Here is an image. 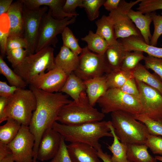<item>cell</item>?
I'll use <instances>...</instances> for the list:
<instances>
[{
  "mask_svg": "<svg viewBox=\"0 0 162 162\" xmlns=\"http://www.w3.org/2000/svg\"><path fill=\"white\" fill-rule=\"evenodd\" d=\"M34 93L37 105L28 126L35 139L33 161L36 160L39 146L43 135L47 129L52 128L56 121L58 113L64 105L71 102L68 95L61 92L50 93L30 85Z\"/></svg>",
  "mask_w": 162,
  "mask_h": 162,
  "instance_id": "6da1fadb",
  "label": "cell"
},
{
  "mask_svg": "<svg viewBox=\"0 0 162 162\" xmlns=\"http://www.w3.org/2000/svg\"><path fill=\"white\" fill-rule=\"evenodd\" d=\"M52 128L59 133L65 141L88 144L97 151L101 148L100 139L104 137H113L109 121L89 122L74 125H67L55 122Z\"/></svg>",
  "mask_w": 162,
  "mask_h": 162,
  "instance_id": "7a4b0ae2",
  "label": "cell"
},
{
  "mask_svg": "<svg viewBox=\"0 0 162 162\" xmlns=\"http://www.w3.org/2000/svg\"><path fill=\"white\" fill-rule=\"evenodd\" d=\"M105 114L91 105L86 91L82 92L78 100H71L60 110L57 122L69 125L101 121Z\"/></svg>",
  "mask_w": 162,
  "mask_h": 162,
  "instance_id": "3957f363",
  "label": "cell"
},
{
  "mask_svg": "<svg viewBox=\"0 0 162 162\" xmlns=\"http://www.w3.org/2000/svg\"><path fill=\"white\" fill-rule=\"evenodd\" d=\"M110 121L120 141L127 145L145 144L150 134L146 125L133 116L123 111L111 113Z\"/></svg>",
  "mask_w": 162,
  "mask_h": 162,
  "instance_id": "277c9868",
  "label": "cell"
},
{
  "mask_svg": "<svg viewBox=\"0 0 162 162\" xmlns=\"http://www.w3.org/2000/svg\"><path fill=\"white\" fill-rule=\"evenodd\" d=\"M54 51L50 46L27 56L20 65L14 68V71L27 84H29L34 78L46 70L48 71L56 68Z\"/></svg>",
  "mask_w": 162,
  "mask_h": 162,
  "instance_id": "5b68a950",
  "label": "cell"
},
{
  "mask_svg": "<svg viewBox=\"0 0 162 162\" xmlns=\"http://www.w3.org/2000/svg\"><path fill=\"white\" fill-rule=\"evenodd\" d=\"M37 105L35 95L31 89L19 88L14 95L8 98L5 115L29 126Z\"/></svg>",
  "mask_w": 162,
  "mask_h": 162,
  "instance_id": "8992f818",
  "label": "cell"
},
{
  "mask_svg": "<svg viewBox=\"0 0 162 162\" xmlns=\"http://www.w3.org/2000/svg\"><path fill=\"white\" fill-rule=\"evenodd\" d=\"M97 103L104 114L121 111L134 116L141 114V112L139 100L119 88L108 89Z\"/></svg>",
  "mask_w": 162,
  "mask_h": 162,
  "instance_id": "52a82bcc",
  "label": "cell"
},
{
  "mask_svg": "<svg viewBox=\"0 0 162 162\" xmlns=\"http://www.w3.org/2000/svg\"><path fill=\"white\" fill-rule=\"evenodd\" d=\"M76 17L56 19L52 17L49 9L41 20L35 52L51 45L55 46L58 42L57 35L62 34L68 25L74 23Z\"/></svg>",
  "mask_w": 162,
  "mask_h": 162,
  "instance_id": "ba28073f",
  "label": "cell"
},
{
  "mask_svg": "<svg viewBox=\"0 0 162 162\" xmlns=\"http://www.w3.org/2000/svg\"><path fill=\"white\" fill-rule=\"evenodd\" d=\"M79 56L78 66L74 72L83 81L102 76L110 71L104 55L90 51L87 46Z\"/></svg>",
  "mask_w": 162,
  "mask_h": 162,
  "instance_id": "9c48e42d",
  "label": "cell"
},
{
  "mask_svg": "<svg viewBox=\"0 0 162 162\" xmlns=\"http://www.w3.org/2000/svg\"><path fill=\"white\" fill-rule=\"evenodd\" d=\"M142 0L127 2L121 0L118 9L110 12L109 16L114 23V30L117 39H122L131 36L142 37L139 30L133 24L128 13L132 8Z\"/></svg>",
  "mask_w": 162,
  "mask_h": 162,
  "instance_id": "30bf717a",
  "label": "cell"
},
{
  "mask_svg": "<svg viewBox=\"0 0 162 162\" xmlns=\"http://www.w3.org/2000/svg\"><path fill=\"white\" fill-rule=\"evenodd\" d=\"M48 10L46 6L30 9L24 4L23 37L28 45L27 56L35 53L41 20Z\"/></svg>",
  "mask_w": 162,
  "mask_h": 162,
  "instance_id": "8fae6325",
  "label": "cell"
},
{
  "mask_svg": "<svg viewBox=\"0 0 162 162\" xmlns=\"http://www.w3.org/2000/svg\"><path fill=\"white\" fill-rule=\"evenodd\" d=\"M140 94L141 114L162 121V94L156 89L136 81Z\"/></svg>",
  "mask_w": 162,
  "mask_h": 162,
  "instance_id": "7c38bea8",
  "label": "cell"
},
{
  "mask_svg": "<svg viewBox=\"0 0 162 162\" xmlns=\"http://www.w3.org/2000/svg\"><path fill=\"white\" fill-rule=\"evenodd\" d=\"M34 142L28 126L22 125L16 136L8 144L15 162H33Z\"/></svg>",
  "mask_w": 162,
  "mask_h": 162,
  "instance_id": "4fadbf2b",
  "label": "cell"
},
{
  "mask_svg": "<svg viewBox=\"0 0 162 162\" xmlns=\"http://www.w3.org/2000/svg\"><path fill=\"white\" fill-rule=\"evenodd\" d=\"M68 75L57 68L40 74L34 78L30 85L45 92H59L65 82Z\"/></svg>",
  "mask_w": 162,
  "mask_h": 162,
  "instance_id": "5bb4252c",
  "label": "cell"
},
{
  "mask_svg": "<svg viewBox=\"0 0 162 162\" xmlns=\"http://www.w3.org/2000/svg\"><path fill=\"white\" fill-rule=\"evenodd\" d=\"M62 136L52 128L47 130L41 138L37 159L42 161L52 159L58 152Z\"/></svg>",
  "mask_w": 162,
  "mask_h": 162,
  "instance_id": "9a60e30c",
  "label": "cell"
},
{
  "mask_svg": "<svg viewBox=\"0 0 162 162\" xmlns=\"http://www.w3.org/2000/svg\"><path fill=\"white\" fill-rule=\"evenodd\" d=\"M67 147L72 162H101L98 156L97 150L88 144L70 143Z\"/></svg>",
  "mask_w": 162,
  "mask_h": 162,
  "instance_id": "2e32d148",
  "label": "cell"
},
{
  "mask_svg": "<svg viewBox=\"0 0 162 162\" xmlns=\"http://www.w3.org/2000/svg\"><path fill=\"white\" fill-rule=\"evenodd\" d=\"M23 6L22 0L15 1L7 12L9 21L8 35L16 34L23 37Z\"/></svg>",
  "mask_w": 162,
  "mask_h": 162,
  "instance_id": "e0dca14e",
  "label": "cell"
},
{
  "mask_svg": "<svg viewBox=\"0 0 162 162\" xmlns=\"http://www.w3.org/2000/svg\"><path fill=\"white\" fill-rule=\"evenodd\" d=\"M119 42L125 51H139L149 56L162 58V48L147 44L142 37L131 36L122 39Z\"/></svg>",
  "mask_w": 162,
  "mask_h": 162,
  "instance_id": "ac0fdd59",
  "label": "cell"
},
{
  "mask_svg": "<svg viewBox=\"0 0 162 162\" xmlns=\"http://www.w3.org/2000/svg\"><path fill=\"white\" fill-rule=\"evenodd\" d=\"M79 61V56L69 49L63 45L54 59L55 67L68 75L77 69Z\"/></svg>",
  "mask_w": 162,
  "mask_h": 162,
  "instance_id": "d6986e66",
  "label": "cell"
},
{
  "mask_svg": "<svg viewBox=\"0 0 162 162\" xmlns=\"http://www.w3.org/2000/svg\"><path fill=\"white\" fill-rule=\"evenodd\" d=\"M24 4L30 9H34L43 6L49 7L52 17L58 20H62L67 17L76 16L65 13L63 7L65 0H22Z\"/></svg>",
  "mask_w": 162,
  "mask_h": 162,
  "instance_id": "ffe728a7",
  "label": "cell"
},
{
  "mask_svg": "<svg viewBox=\"0 0 162 162\" xmlns=\"http://www.w3.org/2000/svg\"><path fill=\"white\" fill-rule=\"evenodd\" d=\"M83 82L89 103L94 106L99 99L108 89L106 76L105 74Z\"/></svg>",
  "mask_w": 162,
  "mask_h": 162,
  "instance_id": "44dd1931",
  "label": "cell"
},
{
  "mask_svg": "<svg viewBox=\"0 0 162 162\" xmlns=\"http://www.w3.org/2000/svg\"><path fill=\"white\" fill-rule=\"evenodd\" d=\"M128 15L140 31L144 41L149 44L152 37L150 26L152 21L150 13L144 15L139 11H135L131 9L128 12Z\"/></svg>",
  "mask_w": 162,
  "mask_h": 162,
  "instance_id": "7402d4cb",
  "label": "cell"
},
{
  "mask_svg": "<svg viewBox=\"0 0 162 162\" xmlns=\"http://www.w3.org/2000/svg\"><path fill=\"white\" fill-rule=\"evenodd\" d=\"M97 26L96 33L104 38L109 45L117 44L113 21L109 15H103L95 22Z\"/></svg>",
  "mask_w": 162,
  "mask_h": 162,
  "instance_id": "603a6c76",
  "label": "cell"
},
{
  "mask_svg": "<svg viewBox=\"0 0 162 162\" xmlns=\"http://www.w3.org/2000/svg\"><path fill=\"white\" fill-rule=\"evenodd\" d=\"M84 82L73 72L68 75L64 84L59 92L70 96L73 100H78L82 92L86 91Z\"/></svg>",
  "mask_w": 162,
  "mask_h": 162,
  "instance_id": "cb8c5ba5",
  "label": "cell"
},
{
  "mask_svg": "<svg viewBox=\"0 0 162 162\" xmlns=\"http://www.w3.org/2000/svg\"><path fill=\"white\" fill-rule=\"evenodd\" d=\"M126 52L119 41L109 46L104 56L110 71L121 69Z\"/></svg>",
  "mask_w": 162,
  "mask_h": 162,
  "instance_id": "d4e9b609",
  "label": "cell"
},
{
  "mask_svg": "<svg viewBox=\"0 0 162 162\" xmlns=\"http://www.w3.org/2000/svg\"><path fill=\"white\" fill-rule=\"evenodd\" d=\"M136 80L141 82L158 91L162 94V81L156 75L151 73L140 63L133 71Z\"/></svg>",
  "mask_w": 162,
  "mask_h": 162,
  "instance_id": "484cf974",
  "label": "cell"
},
{
  "mask_svg": "<svg viewBox=\"0 0 162 162\" xmlns=\"http://www.w3.org/2000/svg\"><path fill=\"white\" fill-rule=\"evenodd\" d=\"M128 162H157V160L149 153L146 144L127 145Z\"/></svg>",
  "mask_w": 162,
  "mask_h": 162,
  "instance_id": "4316f807",
  "label": "cell"
},
{
  "mask_svg": "<svg viewBox=\"0 0 162 162\" xmlns=\"http://www.w3.org/2000/svg\"><path fill=\"white\" fill-rule=\"evenodd\" d=\"M109 126L112 134L113 141L111 145L107 148L111 152V160L112 162H128L127 159V145L121 142L115 133L114 128L110 121H109Z\"/></svg>",
  "mask_w": 162,
  "mask_h": 162,
  "instance_id": "83f0119b",
  "label": "cell"
},
{
  "mask_svg": "<svg viewBox=\"0 0 162 162\" xmlns=\"http://www.w3.org/2000/svg\"><path fill=\"white\" fill-rule=\"evenodd\" d=\"M81 40L87 43V47L90 51L101 55L104 54L110 46L104 38L91 30Z\"/></svg>",
  "mask_w": 162,
  "mask_h": 162,
  "instance_id": "f1b7e54d",
  "label": "cell"
},
{
  "mask_svg": "<svg viewBox=\"0 0 162 162\" xmlns=\"http://www.w3.org/2000/svg\"><path fill=\"white\" fill-rule=\"evenodd\" d=\"M6 121L0 127V142L8 145L16 136L22 124L11 118H8Z\"/></svg>",
  "mask_w": 162,
  "mask_h": 162,
  "instance_id": "f546056e",
  "label": "cell"
},
{
  "mask_svg": "<svg viewBox=\"0 0 162 162\" xmlns=\"http://www.w3.org/2000/svg\"><path fill=\"white\" fill-rule=\"evenodd\" d=\"M105 75L108 89L120 88L129 79L134 77L133 71H126L121 69L111 70Z\"/></svg>",
  "mask_w": 162,
  "mask_h": 162,
  "instance_id": "4dcf8cb0",
  "label": "cell"
},
{
  "mask_svg": "<svg viewBox=\"0 0 162 162\" xmlns=\"http://www.w3.org/2000/svg\"><path fill=\"white\" fill-rule=\"evenodd\" d=\"M0 73L6 77L11 86L18 88H23L27 85L21 77L8 67L1 55Z\"/></svg>",
  "mask_w": 162,
  "mask_h": 162,
  "instance_id": "1f68e13d",
  "label": "cell"
},
{
  "mask_svg": "<svg viewBox=\"0 0 162 162\" xmlns=\"http://www.w3.org/2000/svg\"><path fill=\"white\" fill-rule=\"evenodd\" d=\"M145 57L142 51H127L121 69L123 70L132 71L140 63V61L144 60Z\"/></svg>",
  "mask_w": 162,
  "mask_h": 162,
  "instance_id": "d6a6232c",
  "label": "cell"
},
{
  "mask_svg": "<svg viewBox=\"0 0 162 162\" xmlns=\"http://www.w3.org/2000/svg\"><path fill=\"white\" fill-rule=\"evenodd\" d=\"M61 34L63 45L69 49L75 54L80 55L83 48L79 45L78 39L75 37L71 29L66 27Z\"/></svg>",
  "mask_w": 162,
  "mask_h": 162,
  "instance_id": "836d02e7",
  "label": "cell"
},
{
  "mask_svg": "<svg viewBox=\"0 0 162 162\" xmlns=\"http://www.w3.org/2000/svg\"><path fill=\"white\" fill-rule=\"evenodd\" d=\"M133 116L136 119L146 125L150 134L162 136V121L153 120L141 114Z\"/></svg>",
  "mask_w": 162,
  "mask_h": 162,
  "instance_id": "e575fe53",
  "label": "cell"
},
{
  "mask_svg": "<svg viewBox=\"0 0 162 162\" xmlns=\"http://www.w3.org/2000/svg\"><path fill=\"white\" fill-rule=\"evenodd\" d=\"M105 0H82L83 8L87 13L91 21L97 19L99 14V9L103 5Z\"/></svg>",
  "mask_w": 162,
  "mask_h": 162,
  "instance_id": "d590c367",
  "label": "cell"
},
{
  "mask_svg": "<svg viewBox=\"0 0 162 162\" xmlns=\"http://www.w3.org/2000/svg\"><path fill=\"white\" fill-rule=\"evenodd\" d=\"M6 54L8 61L14 68L18 66L27 56V51L23 48L7 50Z\"/></svg>",
  "mask_w": 162,
  "mask_h": 162,
  "instance_id": "8d00e7d4",
  "label": "cell"
},
{
  "mask_svg": "<svg viewBox=\"0 0 162 162\" xmlns=\"http://www.w3.org/2000/svg\"><path fill=\"white\" fill-rule=\"evenodd\" d=\"M150 14L154 24V29L149 44L156 46L158 40L162 34V15H158L154 12L150 13Z\"/></svg>",
  "mask_w": 162,
  "mask_h": 162,
  "instance_id": "74e56055",
  "label": "cell"
},
{
  "mask_svg": "<svg viewBox=\"0 0 162 162\" xmlns=\"http://www.w3.org/2000/svg\"><path fill=\"white\" fill-rule=\"evenodd\" d=\"M162 9V0H142L136 10L143 14H149Z\"/></svg>",
  "mask_w": 162,
  "mask_h": 162,
  "instance_id": "f35d334b",
  "label": "cell"
},
{
  "mask_svg": "<svg viewBox=\"0 0 162 162\" xmlns=\"http://www.w3.org/2000/svg\"><path fill=\"white\" fill-rule=\"evenodd\" d=\"M144 60L145 67L153 70L162 81V58L148 55Z\"/></svg>",
  "mask_w": 162,
  "mask_h": 162,
  "instance_id": "ab89813d",
  "label": "cell"
},
{
  "mask_svg": "<svg viewBox=\"0 0 162 162\" xmlns=\"http://www.w3.org/2000/svg\"><path fill=\"white\" fill-rule=\"evenodd\" d=\"M19 48H23L26 50L28 49V45L24 38L16 34L8 35L6 50Z\"/></svg>",
  "mask_w": 162,
  "mask_h": 162,
  "instance_id": "60d3db41",
  "label": "cell"
},
{
  "mask_svg": "<svg viewBox=\"0 0 162 162\" xmlns=\"http://www.w3.org/2000/svg\"><path fill=\"white\" fill-rule=\"evenodd\" d=\"M154 154L162 155V137L150 134L145 144Z\"/></svg>",
  "mask_w": 162,
  "mask_h": 162,
  "instance_id": "b9f144b4",
  "label": "cell"
},
{
  "mask_svg": "<svg viewBox=\"0 0 162 162\" xmlns=\"http://www.w3.org/2000/svg\"><path fill=\"white\" fill-rule=\"evenodd\" d=\"M120 89L122 92L139 100L140 94L135 79L132 77L129 79Z\"/></svg>",
  "mask_w": 162,
  "mask_h": 162,
  "instance_id": "7bdbcfd3",
  "label": "cell"
},
{
  "mask_svg": "<svg viewBox=\"0 0 162 162\" xmlns=\"http://www.w3.org/2000/svg\"><path fill=\"white\" fill-rule=\"evenodd\" d=\"M52 160L54 162H72L68 151L67 145L62 136L59 148Z\"/></svg>",
  "mask_w": 162,
  "mask_h": 162,
  "instance_id": "ee69618b",
  "label": "cell"
},
{
  "mask_svg": "<svg viewBox=\"0 0 162 162\" xmlns=\"http://www.w3.org/2000/svg\"><path fill=\"white\" fill-rule=\"evenodd\" d=\"M83 8L82 0H66L63 7L65 13L77 16L79 14L76 12V8Z\"/></svg>",
  "mask_w": 162,
  "mask_h": 162,
  "instance_id": "f6af8a7d",
  "label": "cell"
},
{
  "mask_svg": "<svg viewBox=\"0 0 162 162\" xmlns=\"http://www.w3.org/2000/svg\"><path fill=\"white\" fill-rule=\"evenodd\" d=\"M19 88L8 85L6 82L0 81V96L7 98L12 97Z\"/></svg>",
  "mask_w": 162,
  "mask_h": 162,
  "instance_id": "bcb514c9",
  "label": "cell"
},
{
  "mask_svg": "<svg viewBox=\"0 0 162 162\" xmlns=\"http://www.w3.org/2000/svg\"><path fill=\"white\" fill-rule=\"evenodd\" d=\"M8 34V31L7 32H4L0 29V48L1 56L3 58L6 54L7 43Z\"/></svg>",
  "mask_w": 162,
  "mask_h": 162,
  "instance_id": "7dc6e473",
  "label": "cell"
},
{
  "mask_svg": "<svg viewBox=\"0 0 162 162\" xmlns=\"http://www.w3.org/2000/svg\"><path fill=\"white\" fill-rule=\"evenodd\" d=\"M8 98L0 97V123L8 119L5 115V111L8 105Z\"/></svg>",
  "mask_w": 162,
  "mask_h": 162,
  "instance_id": "c3c4849f",
  "label": "cell"
},
{
  "mask_svg": "<svg viewBox=\"0 0 162 162\" xmlns=\"http://www.w3.org/2000/svg\"><path fill=\"white\" fill-rule=\"evenodd\" d=\"M121 0H106L103 5L105 8L110 12L118 9Z\"/></svg>",
  "mask_w": 162,
  "mask_h": 162,
  "instance_id": "681fc988",
  "label": "cell"
},
{
  "mask_svg": "<svg viewBox=\"0 0 162 162\" xmlns=\"http://www.w3.org/2000/svg\"><path fill=\"white\" fill-rule=\"evenodd\" d=\"M12 154L8 145L0 142V161Z\"/></svg>",
  "mask_w": 162,
  "mask_h": 162,
  "instance_id": "f907efd6",
  "label": "cell"
},
{
  "mask_svg": "<svg viewBox=\"0 0 162 162\" xmlns=\"http://www.w3.org/2000/svg\"><path fill=\"white\" fill-rule=\"evenodd\" d=\"M13 0H0V15L1 16L4 13H7L9 10Z\"/></svg>",
  "mask_w": 162,
  "mask_h": 162,
  "instance_id": "816d5d0a",
  "label": "cell"
},
{
  "mask_svg": "<svg viewBox=\"0 0 162 162\" xmlns=\"http://www.w3.org/2000/svg\"><path fill=\"white\" fill-rule=\"evenodd\" d=\"M98 156L103 162H112L111 160V156L107 152H104L101 148L97 151Z\"/></svg>",
  "mask_w": 162,
  "mask_h": 162,
  "instance_id": "f5cc1de1",
  "label": "cell"
},
{
  "mask_svg": "<svg viewBox=\"0 0 162 162\" xmlns=\"http://www.w3.org/2000/svg\"><path fill=\"white\" fill-rule=\"evenodd\" d=\"M12 156V154L4 158L0 162H14Z\"/></svg>",
  "mask_w": 162,
  "mask_h": 162,
  "instance_id": "db71d44e",
  "label": "cell"
},
{
  "mask_svg": "<svg viewBox=\"0 0 162 162\" xmlns=\"http://www.w3.org/2000/svg\"><path fill=\"white\" fill-rule=\"evenodd\" d=\"M154 157L157 160L162 162V156H155Z\"/></svg>",
  "mask_w": 162,
  "mask_h": 162,
  "instance_id": "11a10c76",
  "label": "cell"
},
{
  "mask_svg": "<svg viewBox=\"0 0 162 162\" xmlns=\"http://www.w3.org/2000/svg\"><path fill=\"white\" fill-rule=\"evenodd\" d=\"M33 162H40L36 160H35V161H33Z\"/></svg>",
  "mask_w": 162,
  "mask_h": 162,
  "instance_id": "9f6ffc18",
  "label": "cell"
},
{
  "mask_svg": "<svg viewBox=\"0 0 162 162\" xmlns=\"http://www.w3.org/2000/svg\"><path fill=\"white\" fill-rule=\"evenodd\" d=\"M50 162H54V161L52 160L50 161Z\"/></svg>",
  "mask_w": 162,
  "mask_h": 162,
  "instance_id": "6f0895ef",
  "label": "cell"
}]
</instances>
